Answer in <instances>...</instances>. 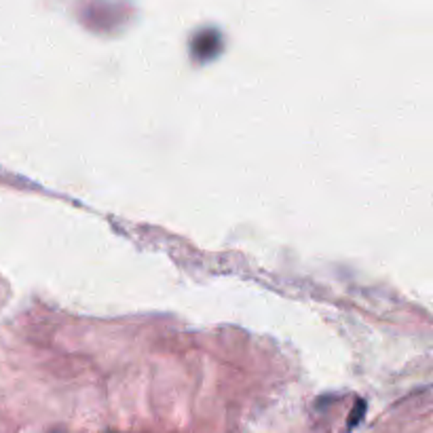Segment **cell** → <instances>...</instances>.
I'll return each mask as SVG.
<instances>
[{
    "instance_id": "1",
    "label": "cell",
    "mask_w": 433,
    "mask_h": 433,
    "mask_svg": "<svg viewBox=\"0 0 433 433\" xmlns=\"http://www.w3.org/2000/svg\"><path fill=\"white\" fill-rule=\"evenodd\" d=\"M363 417H366V402H363V400H357V402H355V408H353V412H351V417H349V421H346V429H355V427L361 423Z\"/></svg>"
}]
</instances>
